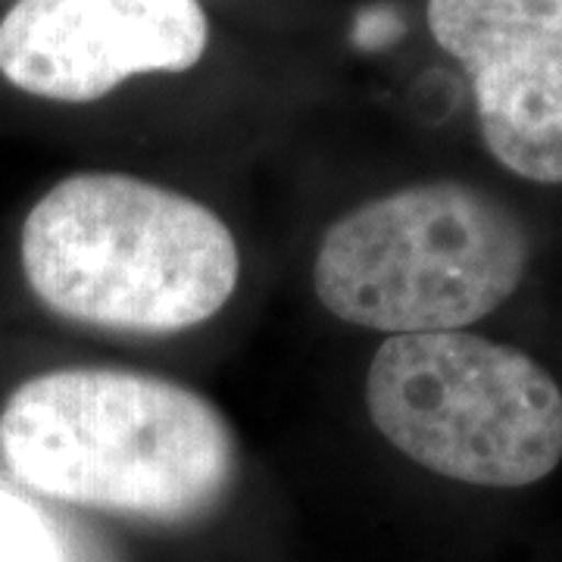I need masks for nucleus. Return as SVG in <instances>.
<instances>
[{
  "mask_svg": "<svg viewBox=\"0 0 562 562\" xmlns=\"http://www.w3.org/2000/svg\"><path fill=\"white\" fill-rule=\"evenodd\" d=\"M0 457L44 497L150 522L203 516L238 465L235 435L213 403L125 369L22 382L0 409Z\"/></svg>",
  "mask_w": 562,
  "mask_h": 562,
  "instance_id": "1",
  "label": "nucleus"
},
{
  "mask_svg": "<svg viewBox=\"0 0 562 562\" xmlns=\"http://www.w3.org/2000/svg\"><path fill=\"white\" fill-rule=\"evenodd\" d=\"M20 254L50 313L128 335L213 319L241 272L232 228L210 206L116 172L54 184L25 216Z\"/></svg>",
  "mask_w": 562,
  "mask_h": 562,
  "instance_id": "2",
  "label": "nucleus"
},
{
  "mask_svg": "<svg viewBox=\"0 0 562 562\" xmlns=\"http://www.w3.org/2000/svg\"><path fill=\"white\" fill-rule=\"evenodd\" d=\"M528 254L525 225L497 198L428 181L335 222L313 288L331 316L369 331H460L516 294Z\"/></svg>",
  "mask_w": 562,
  "mask_h": 562,
  "instance_id": "3",
  "label": "nucleus"
},
{
  "mask_svg": "<svg viewBox=\"0 0 562 562\" xmlns=\"http://www.w3.org/2000/svg\"><path fill=\"white\" fill-rule=\"evenodd\" d=\"M366 406L422 469L482 487H525L562 460V391L528 353L469 331L391 335Z\"/></svg>",
  "mask_w": 562,
  "mask_h": 562,
  "instance_id": "4",
  "label": "nucleus"
},
{
  "mask_svg": "<svg viewBox=\"0 0 562 562\" xmlns=\"http://www.w3.org/2000/svg\"><path fill=\"white\" fill-rule=\"evenodd\" d=\"M210 44L198 0H20L0 20V76L25 94L91 103L144 72H184Z\"/></svg>",
  "mask_w": 562,
  "mask_h": 562,
  "instance_id": "5",
  "label": "nucleus"
},
{
  "mask_svg": "<svg viewBox=\"0 0 562 562\" xmlns=\"http://www.w3.org/2000/svg\"><path fill=\"white\" fill-rule=\"evenodd\" d=\"M428 29L472 81L494 160L560 184L562 0H428Z\"/></svg>",
  "mask_w": 562,
  "mask_h": 562,
  "instance_id": "6",
  "label": "nucleus"
},
{
  "mask_svg": "<svg viewBox=\"0 0 562 562\" xmlns=\"http://www.w3.org/2000/svg\"><path fill=\"white\" fill-rule=\"evenodd\" d=\"M0 562H60V550L38 509L0 491Z\"/></svg>",
  "mask_w": 562,
  "mask_h": 562,
  "instance_id": "7",
  "label": "nucleus"
}]
</instances>
